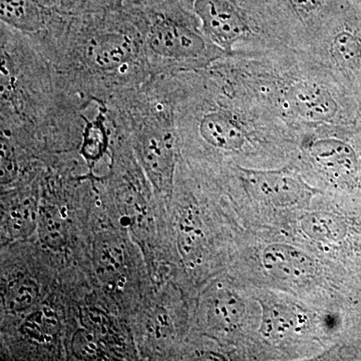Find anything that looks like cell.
Wrapping results in <instances>:
<instances>
[{"mask_svg": "<svg viewBox=\"0 0 361 361\" xmlns=\"http://www.w3.org/2000/svg\"><path fill=\"white\" fill-rule=\"evenodd\" d=\"M196 11L209 35L227 49L249 33L248 25L239 14L220 0H198Z\"/></svg>", "mask_w": 361, "mask_h": 361, "instance_id": "obj_1", "label": "cell"}, {"mask_svg": "<svg viewBox=\"0 0 361 361\" xmlns=\"http://www.w3.org/2000/svg\"><path fill=\"white\" fill-rule=\"evenodd\" d=\"M149 44L161 56L175 59L197 56L204 49V42L196 33L167 20L154 23Z\"/></svg>", "mask_w": 361, "mask_h": 361, "instance_id": "obj_2", "label": "cell"}, {"mask_svg": "<svg viewBox=\"0 0 361 361\" xmlns=\"http://www.w3.org/2000/svg\"><path fill=\"white\" fill-rule=\"evenodd\" d=\"M262 265L273 276L284 281L300 282L314 273L310 256L288 245H271L262 253Z\"/></svg>", "mask_w": 361, "mask_h": 361, "instance_id": "obj_3", "label": "cell"}, {"mask_svg": "<svg viewBox=\"0 0 361 361\" xmlns=\"http://www.w3.org/2000/svg\"><path fill=\"white\" fill-rule=\"evenodd\" d=\"M316 163L336 182H348L357 171L355 151L345 142L337 140H322L312 147Z\"/></svg>", "mask_w": 361, "mask_h": 361, "instance_id": "obj_4", "label": "cell"}, {"mask_svg": "<svg viewBox=\"0 0 361 361\" xmlns=\"http://www.w3.org/2000/svg\"><path fill=\"white\" fill-rule=\"evenodd\" d=\"M293 104L301 116L310 120H329L337 111V104L329 90L318 85H304L294 90Z\"/></svg>", "mask_w": 361, "mask_h": 361, "instance_id": "obj_5", "label": "cell"}, {"mask_svg": "<svg viewBox=\"0 0 361 361\" xmlns=\"http://www.w3.org/2000/svg\"><path fill=\"white\" fill-rule=\"evenodd\" d=\"M201 135L214 147L224 149H238L243 146L244 134L241 128L222 114L206 116L201 123Z\"/></svg>", "mask_w": 361, "mask_h": 361, "instance_id": "obj_6", "label": "cell"}, {"mask_svg": "<svg viewBox=\"0 0 361 361\" xmlns=\"http://www.w3.org/2000/svg\"><path fill=\"white\" fill-rule=\"evenodd\" d=\"M144 160L152 179L160 188L170 182L172 153L165 137L151 135L144 144Z\"/></svg>", "mask_w": 361, "mask_h": 361, "instance_id": "obj_7", "label": "cell"}, {"mask_svg": "<svg viewBox=\"0 0 361 361\" xmlns=\"http://www.w3.org/2000/svg\"><path fill=\"white\" fill-rule=\"evenodd\" d=\"M132 45L127 37L120 35H109L92 42L90 58L101 68H115L129 58Z\"/></svg>", "mask_w": 361, "mask_h": 361, "instance_id": "obj_8", "label": "cell"}, {"mask_svg": "<svg viewBox=\"0 0 361 361\" xmlns=\"http://www.w3.org/2000/svg\"><path fill=\"white\" fill-rule=\"evenodd\" d=\"M296 314L284 305H263L262 326L263 336L270 339H280L295 329Z\"/></svg>", "mask_w": 361, "mask_h": 361, "instance_id": "obj_9", "label": "cell"}, {"mask_svg": "<svg viewBox=\"0 0 361 361\" xmlns=\"http://www.w3.org/2000/svg\"><path fill=\"white\" fill-rule=\"evenodd\" d=\"M243 311V303L237 297L229 292H223L213 301L211 318L220 329H232L238 324Z\"/></svg>", "mask_w": 361, "mask_h": 361, "instance_id": "obj_10", "label": "cell"}, {"mask_svg": "<svg viewBox=\"0 0 361 361\" xmlns=\"http://www.w3.org/2000/svg\"><path fill=\"white\" fill-rule=\"evenodd\" d=\"M40 239L45 245L59 249L65 244L66 230L59 211L54 207H44L39 214Z\"/></svg>", "mask_w": 361, "mask_h": 361, "instance_id": "obj_11", "label": "cell"}, {"mask_svg": "<svg viewBox=\"0 0 361 361\" xmlns=\"http://www.w3.org/2000/svg\"><path fill=\"white\" fill-rule=\"evenodd\" d=\"M123 251L116 242H101L96 250L97 269L106 277H114L121 272L123 266Z\"/></svg>", "mask_w": 361, "mask_h": 361, "instance_id": "obj_12", "label": "cell"}, {"mask_svg": "<svg viewBox=\"0 0 361 361\" xmlns=\"http://www.w3.org/2000/svg\"><path fill=\"white\" fill-rule=\"evenodd\" d=\"M331 51L342 65H355L361 59V40L353 33L339 32L332 42Z\"/></svg>", "mask_w": 361, "mask_h": 361, "instance_id": "obj_13", "label": "cell"}, {"mask_svg": "<svg viewBox=\"0 0 361 361\" xmlns=\"http://www.w3.org/2000/svg\"><path fill=\"white\" fill-rule=\"evenodd\" d=\"M1 16L6 20L18 25H30L39 16L30 0H1Z\"/></svg>", "mask_w": 361, "mask_h": 361, "instance_id": "obj_14", "label": "cell"}, {"mask_svg": "<svg viewBox=\"0 0 361 361\" xmlns=\"http://www.w3.org/2000/svg\"><path fill=\"white\" fill-rule=\"evenodd\" d=\"M37 297V287L30 280H20L11 284L8 293L9 307L23 310L30 307Z\"/></svg>", "mask_w": 361, "mask_h": 361, "instance_id": "obj_15", "label": "cell"}, {"mask_svg": "<svg viewBox=\"0 0 361 361\" xmlns=\"http://www.w3.org/2000/svg\"><path fill=\"white\" fill-rule=\"evenodd\" d=\"M203 235L195 226L187 222L180 227L179 246L183 257L188 261L196 260L201 253Z\"/></svg>", "mask_w": 361, "mask_h": 361, "instance_id": "obj_16", "label": "cell"}, {"mask_svg": "<svg viewBox=\"0 0 361 361\" xmlns=\"http://www.w3.org/2000/svg\"><path fill=\"white\" fill-rule=\"evenodd\" d=\"M25 325L30 336L44 342L51 341L52 334L56 331V322L51 316H47L44 312H39L32 316Z\"/></svg>", "mask_w": 361, "mask_h": 361, "instance_id": "obj_17", "label": "cell"}, {"mask_svg": "<svg viewBox=\"0 0 361 361\" xmlns=\"http://www.w3.org/2000/svg\"><path fill=\"white\" fill-rule=\"evenodd\" d=\"M73 349L78 356L85 360H94L99 356V348L94 337L87 332H80L73 341Z\"/></svg>", "mask_w": 361, "mask_h": 361, "instance_id": "obj_18", "label": "cell"}, {"mask_svg": "<svg viewBox=\"0 0 361 361\" xmlns=\"http://www.w3.org/2000/svg\"><path fill=\"white\" fill-rule=\"evenodd\" d=\"M11 221H13V227L16 231L21 232L25 230L26 223L32 221L30 207H18L16 210L11 212Z\"/></svg>", "mask_w": 361, "mask_h": 361, "instance_id": "obj_19", "label": "cell"}]
</instances>
